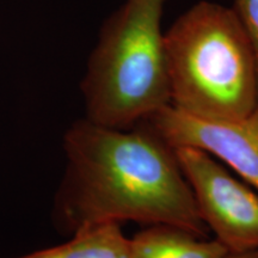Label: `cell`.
Here are the masks:
<instances>
[{
    "label": "cell",
    "mask_w": 258,
    "mask_h": 258,
    "mask_svg": "<svg viewBox=\"0 0 258 258\" xmlns=\"http://www.w3.org/2000/svg\"><path fill=\"white\" fill-rule=\"evenodd\" d=\"M63 150L66 171L54 205L61 232L135 221L207 238L175 148L146 122L118 129L83 118L66 132Z\"/></svg>",
    "instance_id": "obj_1"
},
{
    "label": "cell",
    "mask_w": 258,
    "mask_h": 258,
    "mask_svg": "<svg viewBox=\"0 0 258 258\" xmlns=\"http://www.w3.org/2000/svg\"><path fill=\"white\" fill-rule=\"evenodd\" d=\"M164 42L173 108L212 120L244 118L258 108L256 59L234 9L202 0Z\"/></svg>",
    "instance_id": "obj_2"
},
{
    "label": "cell",
    "mask_w": 258,
    "mask_h": 258,
    "mask_svg": "<svg viewBox=\"0 0 258 258\" xmlns=\"http://www.w3.org/2000/svg\"><path fill=\"white\" fill-rule=\"evenodd\" d=\"M167 0H124L103 24L82 83L86 117L132 128L171 104L165 32Z\"/></svg>",
    "instance_id": "obj_3"
},
{
    "label": "cell",
    "mask_w": 258,
    "mask_h": 258,
    "mask_svg": "<svg viewBox=\"0 0 258 258\" xmlns=\"http://www.w3.org/2000/svg\"><path fill=\"white\" fill-rule=\"evenodd\" d=\"M200 215L230 252L258 249V194L195 147L175 148Z\"/></svg>",
    "instance_id": "obj_4"
},
{
    "label": "cell",
    "mask_w": 258,
    "mask_h": 258,
    "mask_svg": "<svg viewBox=\"0 0 258 258\" xmlns=\"http://www.w3.org/2000/svg\"><path fill=\"white\" fill-rule=\"evenodd\" d=\"M144 122L171 147H195L221 160L258 191V108L244 118L212 120L170 104Z\"/></svg>",
    "instance_id": "obj_5"
},
{
    "label": "cell",
    "mask_w": 258,
    "mask_h": 258,
    "mask_svg": "<svg viewBox=\"0 0 258 258\" xmlns=\"http://www.w3.org/2000/svg\"><path fill=\"white\" fill-rule=\"evenodd\" d=\"M228 252L218 239L172 225H150L129 239V258H225Z\"/></svg>",
    "instance_id": "obj_6"
},
{
    "label": "cell",
    "mask_w": 258,
    "mask_h": 258,
    "mask_svg": "<svg viewBox=\"0 0 258 258\" xmlns=\"http://www.w3.org/2000/svg\"><path fill=\"white\" fill-rule=\"evenodd\" d=\"M12 258H129L121 225L105 222L80 228L66 243Z\"/></svg>",
    "instance_id": "obj_7"
},
{
    "label": "cell",
    "mask_w": 258,
    "mask_h": 258,
    "mask_svg": "<svg viewBox=\"0 0 258 258\" xmlns=\"http://www.w3.org/2000/svg\"><path fill=\"white\" fill-rule=\"evenodd\" d=\"M233 9L252 46L258 78V0H234Z\"/></svg>",
    "instance_id": "obj_8"
},
{
    "label": "cell",
    "mask_w": 258,
    "mask_h": 258,
    "mask_svg": "<svg viewBox=\"0 0 258 258\" xmlns=\"http://www.w3.org/2000/svg\"><path fill=\"white\" fill-rule=\"evenodd\" d=\"M225 258H258V249L241 252H228Z\"/></svg>",
    "instance_id": "obj_9"
}]
</instances>
